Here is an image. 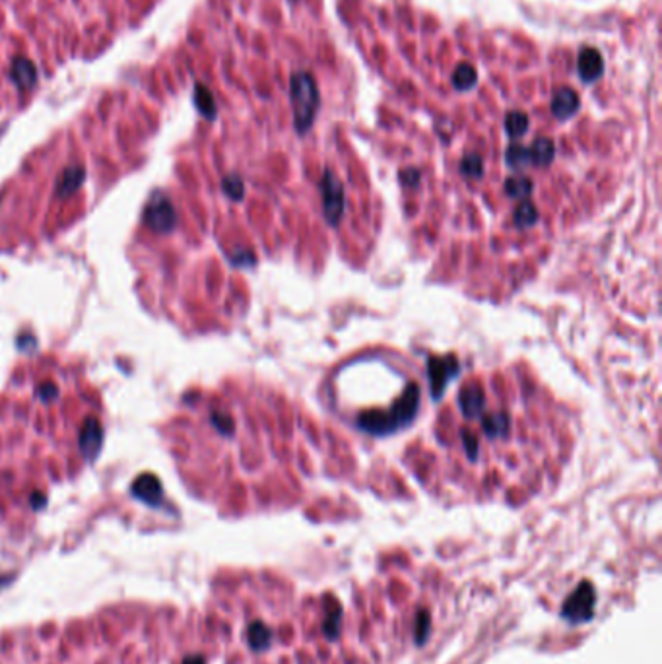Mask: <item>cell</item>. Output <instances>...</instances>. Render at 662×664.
I'll list each match as a JSON object with an SVG mask.
<instances>
[{
  "instance_id": "cell-1",
  "label": "cell",
  "mask_w": 662,
  "mask_h": 664,
  "mask_svg": "<svg viewBox=\"0 0 662 664\" xmlns=\"http://www.w3.org/2000/svg\"><path fill=\"white\" fill-rule=\"evenodd\" d=\"M419 401L421 393L416 383L408 385L406 391L400 396V401L392 406L390 412H365L358 418V428L368 431L371 435H390L400 428H406L408 423L414 422V418L418 414Z\"/></svg>"
},
{
  "instance_id": "cell-2",
  "label": "cell",
  "mask_w": 662,
  "mask_h": 664,
  "mask_svg": "<svg viewBox=\"0 0 662 664\" xmlns=\"http://www.w3.org/2000/svg\"><path fill=\"white\" fill-rule=\"evenodd\" d=\"M289 97L294 105V124L299 134L309 132L315 123L316 111L321 105V95L309 72H295L289 80Z\"/></svg>"
},
{
  "instance_id": "cell-3",
  "label": "cell",
  "mask_w": 662,
  "mask_h": 664,
  "mask_svg": "<svg viewBox=\"0 0 662 664\" xmlns=\"http://www.w3.org/2000/svg\"><path fill=\"white\" fill-rule=\"evenodd\" d=\"M321 198H323V214L329 226L336 227L340 219L346 212V195H344V185L331 169H324V175L321 179Z\"/></svg>"
},
{
  "instance_id": "cell-4",
  "label": "cell",
  "mask_w": 662,
  "mask_h": 664,
  "mask_svg": "<svg viewBox=\"0 0 662 664\" xmlns=\"http://www.w3.org/2000/svg\"><path fill=\"white\" fill-rule=\"evenodd\" d=\"M144 222L155 234H170L177 226V210L163 192H154L144 210Z\"/></svg>"
},
{
  "instance_id": "cell-5",
  "label": "cell",
  "mask_w": 662,
  "mask_h": 664,
  "mask_svg": "<svg viewBox=\"0 0 662 664\" xmlns=\"http://www.w3.org/2000/svg\"><path fill=\"white\" fill-rule=\"evenodd\" d=\"M458 371H460V365H458L455 356L427 359V377H429L431 394H434L435 401L441 398L443 391L449 387V383L458 375Z\"/></svg>"
},
{
  "instance_id": "cell-6",
  "label": "cell",
  "mask_w": 662,
  "mask_h": 664,
  "mask_svg": "<svg viewBox=\"0 0 662 664\" xmlns=\"http://www.w3.org/2000/svg\"><path fill=\"white\" fill-rule=\"evenodd\" d=\"M104 425L97 418H86L78 431V449L84 459L92 462L97 459V455L104 447Z\"/></svg>"
},
{
  "instance_id": "cell-7",
  "label": "cell",
  "mask_w": 662,
  "mask_h": 664,
  "mask_svg": "<svg viewBox=\"0 0 662 664\" xmlns=\"http://www.w3.org/2000/svg\"><path fill=\"white\" fill-rule=\"evenodd\" d=\"M133 496L140 501H144L146 505H152V507H158V505L162 504V497H163V488L162 482H160V478L155 474H140L133 484Z\"/></svg>"
},
{
  "instance_id": "cell-8",
  "label": "cell",
  "mask_w": 662,
  "mask_h": 664,
  "mask_svg": "<svg viewBox=\"0 0 662 664\" xmlns=\"http://www.w3.org/2000/svg\"><path fill=\"white\" fill-rule=\"evenodd\" d=\"M577 72L581 76L583 82H596L604 72V60L602 55L592 49V47H585L579 53V59H577Z\"/></svg>"
},
{
  "instance_id": "cell-9",
  "label": "cell",
  "mask_w": 662,
  "mask_h": 664,
  "mask_svg": "<svg viewBox=\"0 0 662 664\" xmlns=\"http://www.w3.org/2000/svg\"><path fill=\"white\" fill-rule=\"evenodd\" d=\"M579 105H581L579 95L571 88H559L558 92H553L552 103H550L553 117L559 119V121L573 117L575 113L579 111Z\"/></svg>"
},
{
  "instance_id": "cell-10",
  "label": "cell",
  "mask_w": 662,
  "mask_h": 664,
  "mask_svg": "<svg viewBox=\"0 0 662 664\" xmlns=\"http://www.w3.org/2000/svg\"><path fill=\"white\" fill-rule=\"evenodd\" d=\"M10 80L14 82L18 89L28 92L37 84V66L26 57H16L10 66Z\"/></svg>"
},
{
  "instance_id": "cell-11",
  "label": "cell",
  "mask_w": 662,
  "mask_h": 664,
  "mask_svg": "<svg viewBox=\"0 0 662 664\" xmlns=\"http://www.w3.org/2000/svg\"><path fill=\"white\" fill-rule=\"evenodd\" d=\"M458 406H460L464 418H468V420L478 418L486 408V396L482 393V388L470 385V387L464 388L458 396Z\"/></svg>"
},
{
  "instance_id": "cell-12",
  "label": "cell",
  "mask_w": 662,
  "mask_h": 664,
  "mask_svg": "<svg viewBox=\"0 0 662 664\" xmlns=\"http://www.w3.org/2000/svg\"><path fill=\"white\" fill-rule=\"evenodd\" d=\"M84 179H86V169L82 168V165L67 168L60 173L59 181H57V197L65 198L74 195L82 187Z\"/></svg>"
},
{
  "instance_id": "cell-13",
  "label": "cell",
  "mask_w": 662,
  "mask_h": 664,
  "mask_svg": "<svg viewBox=\"0 0 662 664\" xmlns=\"http://www.w3.org/2000/svg\"><path fill=\"white\" fill-rule=\"evenodd\" d=\"M530 153V163H534V165H540V168H546V165H550L556 158V144H553V140L546 138H536L532 142V146L529 148Z\"/></svg>"
},
{
  "instance_id": "cell-14",
  "label": "cell",
  "mask_w": 662,
  "mask_h": 664,
  "mask_svg": "<svg viewBox=\"0 0 662 664\" xmlns=\"http://www.w3.org/2000/svg\"><path fill=\"white\" fill-rule=\"evenodd\" d=\"M194 105H197L200 115L208 119V121H214L216 115H218V105H216L212 92H210L208 86L200 84V82L194 86Z\"/></svg>"
},
{
  "instance_id": "cell-15",
  "label": "cell",
  "mask_w": 662,
  "mask_h": 664,
  "mask_svg": "<svg viewBox=\"0 0 662 664\" xmlns=\"http://www.w3.org/2000/svg\"><path fill=\"white\" fill-rule=\"evenodd\" d=\"M482 428H484V433L490 439L505 437L509 433V416L505 412H495L492 416L484 418Z\"/></svg>"
},
{
  "instance_id": "cell-16",
  "label": "cell",
  "mask_w": 662,
  "mask_h": 664,
  "mask_svg": "<svg viewBox=\"0 0 662 664\" xmlns=\"http://www.w3.org/2000/svg\"><path fill=\"white\" fill-rule=\"evenodd\" d=\"M476 82H478V74H476V68L470 62H460L453 70V86L456 89H460V92L472 89L476 86Z\"/></svg>"
},
{
  "instance_id": "cell-17",
  "label": "cell",
  "mask_w": 662,
  "mask_h": 664,
  "mask_svg": "<svg viewBox=\"0 0 662 664\" xmlns=\"http://www.w3.org/2000/svg\"><path fill=\"white\" fill-rule=\"evenodd\" d=\"M503 189L507 192V197L517 198V200H529V197L534 190V183L529 177H509Z\"/></svg>"
},
{
  "instance_id": "cell-18",
  "label": "cell",
  "mask_w": 662,
  "mask_h": 664,
  "mask_svg": "<svg viewBox=\"0 0 662 664\" xmlns=\"http://www.w3.org/2000/svg\"><path fill=\"white\" fill-rule=\"evenodd\" d=\"M530 126V119L523 111H511L505 117V132L511 138H521L526 134Z\"/></svg>"
},
{
  "instance_id": "cell-19",
  "label": "cell",
  "mask_w": 662,
  "mask_h": 664,
  "mask_svg": "<svg viewBox=\"0 0 662 664\" xmlns=\"http://www.w3.org/2000/svg\"><path fill=\"white\" fill-rule=\"evenodd\" d=\"M505 163L511 169H523L530 165L529 148L521 146V144H511L505 152Z\"/></svg>"
},
{
  "instance_id": "cell-20",
  "label": "cell",
  "mask_w": 662,
  "mask_h": 664,
  "mask_svg": "<svg viewBox=\"0 0 662 664\" xmlns=\"http://www.w3.org/2000/svg\"><path fill=\"white\" fill-rule=\"evenodd\" d=\"M460 173L470 179H480L484 175V160L478 153H466L460 160Z\"/></svg>"
},
{
  "instance_id": "cell-21",
  "label": "cell",
  "mask_w": 662,
  "mask_h": 664,
  "mask_svg": "<svg viewBox=\"0 0 662 664\" xmlns=\"http://www.w3.org/2000/svg\"><path fill=\"white\" fill-rule=\"evenodd\" d=\"M515 224L519 227H530L538 222V210L529 200H521V205L515 210Z\"/></svg>"
},
{
  "instance_id": "cell-22",
  "label": "cell",
  "mask_w": 662,
  "mask_h": 664,
  "mask_svg": "<svg viewBox=\"0 0 662 664\" xmlns=\"http://www.w3.org/2000/svg\"><path fill=\"white\" fill-rule=\"evenodd\" d=\"M221 190L226 192V197L231 200H243L245 197V183L239 175H228L221 179Z\"/></svg>"
},
{
  "instance_id": "cell-23",
  "label": "cell",
  "mask_w": 662,
  "mask_h": 664,
  "mask_svg": "<svg viewBox=\"0 0 662 664\" xmlns=\"http://www.w3.org/2000/svg\"><path fill=\"white\" fill-rule=\"evenodd\" d=\"M210 422H212L216 430L220 431L221 435H231L236 431V423H233L231 416L224 414V412H214L212 416H210Z\"/></svg>"
},
{
  "instance_id": "cell-24",
  "label": "cell",
  "mask_w": 662,
  "mask_h": 664,
  "mask_svg": "<svg viewBox=\"0 0 662 664\" xmlns=\"http://www.w3.org/2000/svg\"><path fill=\"white\" fill-rule=\"evenodd\" d=\"M37 396L43 402H51L59 396V387L55 383H43L41 387H37Z\"/></svg>"
},
{
  "instance_id": "cell-25",
  "label": "cell",
  "mask_w": 662,
  "mask_h": 664,
  "mask_svg": "<svg viewBox=\"0 0 662 664\" xmlns=\"http://www.w3.org/2000/svg\"><path fill=\"white\" fill-rule=\"evenodd\" d=\"M419 177H421L419 169L408 168V169H402V171H400L398 179H400V183H402L404 187H416V185L419 183Z\"/></svg>"
},
{
  "instance_id": "cell-26",
  "label": "cell",
  "mask_w": 662,
  "mask_h": 664,
  "mask_svg": "<svg viewBox=\"0 0 662 664\" xmlns=\"http://www.w3.org/2000/svg\"><path fill=\"white\" fill-rule=\"evenodd\" d=\"M463 439L464 447H466V453H468V459L474 460L478 457V439L474 437V433H470V431H463Z\"/></svg>"
},
{
  "instance_id": "cell-27",
  "label": "cell",
  "mask_w": 662,
  "mask_h": 664,
  "mask_svg": "<svg viewBox=\"0 0 662 664\" xmlns=\"http://www.w3.org/2000/svg\"><path fill=\"white\" fill-rule=\"evenodd\" d=\"M231 263L236 264V266H253L255 264V256L250 251H245V253H237V255L231 256Z\"/></svg>"
},
{
  "instance_id": "cell-28",
  "label": "cell",
  "mask_w": 662,
  "mask_h": 664,
  "mask_svg": "<svg viewBox=\"0 0 662 664\" xmlns=\"http://www.w3.org/2000/svg\"><path fill=\"white\" fill-rule=\"evenodd\" d=\"M45 504H47V497L41 491H33L30 496V505L33 509H41V507H45Z\"/></svg>"
},
{
  "instance_id": "cell-29",
  "label": "cell",
  "mask_w": 662,
  "mask_h": 664,
  "mask_svg": "<svg viewBox=\"0 0 662 664\" xmlns=\"http://www.w3.org/2000/svg\"><path fill=\"white\" fill-rule=\"evenodd\" d=\"M292 2H297V0H292Z\"/></svg>"
}]
</instances>
